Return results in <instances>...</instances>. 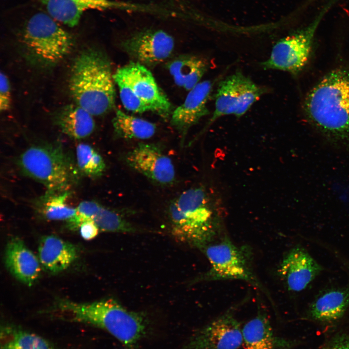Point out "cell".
<instances>
[{
	"label": "cell",
	"mask_w": 349,
	"mask_h": 349,
	"mask_svg": "<svg viewBox=\"0 0 349 349\" xmlns=\"http://www.w3.org/2000/svg\"><path fill=\"white\" fill-rule=\"evenodd\" d=\"M168 215L172 234L177 239L203 248L221 229L224 212L214 191L200 186L175 198L169 206Z\"/></svg>",
	"instance_id": "1"
},
{
	"label": "cell",
	"mask_w": 349,
	"mask_h": 349,
	"mask_svg": "<svg viewBox=\"0 0 349 349\" xmlns=\"http://www.w3.org/2000/svg\"><path fill=\"white\" fill-rule=\"evenodd\" d=\"M52 310L62 320L107 331L127 349H136L148 331V322L143 314L128 310L112 299L90 303L59 300Z\"/></svg>",
	"instance_id": "2"
},
{
	"label": "cell",
	"mask_w": 349,
	"mask_h": 349,
	"mask_svg": "<svg viewBox=\"0 0 349 349\" xmlns=\"http://www.w3.org/2000/svg\"><path fill=\"white\" fill-rule=\"evenodd\" d=\"M304 110L326 138L349 145V70L337 69L322 78L307 95Z\"/></svg>",
	"instance_id": "3"
},
{
	"label": "cell",
	"mask_w": 349,
	"mask_h": 349,
	"mask_svg": "<svg viewBox=\"0 0 349 349\" xmlns=\"http://www.w3.org/2000/svg\"><path fill=\"white\" fill-rule=\"evenodd\" d=\"M113 75L104 53L92 48L82 51L74 60L69 84L76 104L93 116L110 111L115 103Z\"/></svg>",
	"instance_id": "4"
},
{
	"label": "cell",
	"mask_w": 349,
	"mask_h": 349,
	"mask_svg": "<svg viewBox=\"0 0 349 349\" xmlns=\"http://www.w3.org/2000/svg\"><path fill=\"white\" fill-rule=\"evenodd\" d=\"M16 164L23 174L43 185L47 191L53 193L70 191L79 173L58 143L31 145L19 156Z\"/></svg>",
	"instance_id": "5"
},
{
	"label": "cell",
	"mask_w": 349,
	"mask_h": 349,
	"mask_svg": "<svg viewBox=\"0 0 349 349\" xmlns=\"http://www.w3.org/2000/svg\"><path fill=\"white\" fill-rule=\"evenodd\" d=\"M23 42L31 56L43 66L61 61L72 49L71 35L46 11H36L24 18Z\"/></svg>",
	"instance_id": "6"
},
{
	"label": "cell",
	"mask_w": 349,
	"mask_h": 349,
	"mask_svg": "<svg viewBox=\"0 0 349 349\" xmlns=\"http://www.w3.org/2000/svg\"><path fill=\"white\" fill-rule=\"evenodd\" d=\"M202 249L210 268L201 279L240 280L262 288L252 270L248 249L236 246L227 238Z\"/></svg>",
	"instance_id": "7"
},
{
	"label": "cell",
	"mask_w": 349,
	"mask_h": 349,
	"mask_svg": "<svg viewBox=\"0 0 349 349\" xmlns=\"http://www.w3.org/2000/svg\"><path fill=\"white\" fill-rule=\"evenodd\" d=\"M328 7L322 10L308 25L281 39L274 45L269 58L261 66L296 74L306 64L311 53L315 33Z\"/></svg>",
	"instance_id": "8"
},
{
	"label": "cell",
	"mask_w": 349,
	"mask_h": 349,
	"mask_svg": "<svg viewBox=\"0 0 349 349\" xmlns=\"http://www.w3.org/2000/svg\"><path fill=\"white\" fill-rule=\"evenodd\" d=\"M267 89L256 84L240 71L228 76L218 85L215 95V110L207 125L224 115L242 116Z\"/></svg>",
	"instance_id": "9"
},
{
	"label": "cell",
	"mask_w": 349,
	"mask_h": 349,
	"mask_svg": "<svg viewBox=\"0 0 349 349\" xmlns=\"http://www.w3.org/2000/svg\"><path fill=\"white\" fill-rule=\"evenodd\" d=\"M242 345V327L232 309L195 331L181 349H238Z\"/></svg>",
	"instance_id": "10"
},
{
	"label": "cell",
	"mask_w": 349,
	"mask_h": 349,
	"mask_svg": "<svg viewBox=\"0 0 349 349\" xmlns=\"http://www.w3.org/2000/svg\"><path fill=\"white\" fill-rule=\"evenodd\" d=\"M131 168L162 185L173 183L175 170L171 159L154 144L140 143L125 156Z\"/></svg>",
	"instance_id": "11"
},
{
	"label": "cell",
	"mask_w": 349,
	"mask_h": 349,
	"mask_svg": "<svg viewBox=\"0 0 349 349\" xmlns=\"http://www.w3.org/2000/svg\"><path fill=\"white\" fill-rule=\"evenodd\" d=\"M130 56L143 65H154L164 61L172 53L174 41L166 32L147 29L135 33L123 43Z\"/></svg>",
	"instance_id": "12"
},
{
	"label": "cell",
	"mask_w": 349,
	"mask_h": 349,
	"mask_svg": "<svg viewBox=\"0 0 349 349\" xmlns=\"http://www.w3.org/2000/svg\"><path fill=\"white\" fill-rule=\"evenodd\" d=\"M116 73L128 84L151 111L163 115L170 112V102L159 89L151 72L143 64L131 62L118 68Z\"/></svg>",
	"instance_id": "13"
},
{
	"label": "cell",
	"mask_w": 349,
	"mask_h": 349,
	"mask_svg": "<svg viewBox=\"0 0 349 349\" xmlns=\"http://www.w3.org/2000/svg\"><path fill=\"white\" fill-rule=\"evenodd\" d=\"M212 88L210 80L200 82L189 91L184 102L172 113L171 124L182 135V143L190 128L209 114L207 103Z\"/></svg>",
	"instance_id": "14"
},
{
	"label": "cell",
	"mask_w": 349,
	"mask_h": 349,
	"mask_svg": "<svg viewBox=\"0 0 349 349\" xmlns=\"http://www.w3.org/2000/svg\"><path fill=\"white\" fill-rule=\"evenodd\" d=\"M321 270V267L303 249L296 247L284 257L278 270L288 290L304 289Z\"/></svg>",
	"instance_id": "15"
},
{
	"label": "cell",
	"mask_w": 349,
	"mask_h": 349,
	"mask_svg": "<svg viewBox=\"0 0 349 349\" xmlns=\"http://www.w3.org/2000/svg\"><path fill=\"white\" fill-rule=\"evenodd\" d=\"M245 349H292L296 341L276 334L267 313L260 310L242 327Z\"/></svg>",
	"instance_id": "16"
},
{
	"label": "cell",
	"mask_w": 349,
	"mask_h": 349,
	"mask_svg": "<svg viewBox=\"0 0 349 349\" xmlns=\"http://www.w3.org/2000/svg\"><path fill=\"white\" fill-rule=\"evenodd\" d=\"M46 12L59 23L70 27L77 26L82 15L89 10L117 8L111 0H39Z\"/></svg>",
	"instance_id": "17"
},
{
	"label": "cell",
	"mask_w": 349,
	"mask_h": 349,
	"mask_svg": "<svg viewBox=\"0 0 349 349\" xmlns=\"http://www.w3.org/2000/svg\"><path fill=\"white\" fill-rule=\"evenodd\" d=\"M5 263L16 278L29 286L35 282L40 273L39 259L18 238H12L8 242Z\"/></svg>",
	"instance_id": "18"
},
{
	"label": "cell",
	"mask_w": 349,
	"mask_h": 349,
	"mask_svg": "<svg viewBox=\"0 0 349 349\" xmlns=\"http://www.w3.org/2000/svg\"><path fill=\"white\" fill-rule=\"evenodd\" d=\"M78 249L73 244L52 235L40 239L38 259L47 271L56 273L67 269L77 258Z\"/></svg>",
	"instance_id": "19"
},
{
	"label": "cell",
	"mask_w": 349,
	"mask_h": 349,
	"mask_svg": "<svg viewBox=\"0 0 349 349\" xmlns=\"http://www.w3.org/2000/svg\"><path fill=\"white\" fill-rule=\"evenodd\" d=\"M91 114L77 104L64 106L59 110L54 117L55 124L67 136L80 139L90 135L95 124Z\"/></svg>",
	"instance_id": "20"
},
{
	"label": "cell",
	"mask_w": 349,
	"mask_h": 349,
	"mask_svg": "<svg viewBox=\"0 0 349 349\" xmlns=\"http://www.w3.org/2000/svg\"><path fill=\"white\" fill-rule=\"evenodd\" d=\"M349 305V288L332 289L311 304L310 314L315 320L330 322L341 318Z\"/></svg>",
	"instance_id": "21"
},
{
	"label": "cell",
	"mask_w": 349,
	"mask_h": 349,
	"mask_svg": "<svg viewBox=\"0 0 349 349\" xmlns=\"http://www.w3.org/2000/svg\"><path fill=\"white\" fill-rule=\"evenodd\" d=\"M208 66L205 59L194 55L179 57L167 65L175 83L187 91H190L200 82Z\"/></svg>",
	"instance_id": "22"
},
{
	"label": "cell",
	"mask_w": 349,
	"mask_h": 349,
	"mask_svg": "<svg viewBox=\"0 0 349 349\" xmlns=\"http://www.w3.org/2000/svg\"><path fill=\"white\" fill-rule=\"evenodd\" d=\"M0 337V349H55L43 337L15 326H1Z\"/></svg>",
	"instance_id": "23"
},
{
	"label": "cell",
	"mask_w": 349,
	"mask_h": 349,
	"mask_svg": "<svg viewBox=\"0 0 349 349\" xmlns=\"http://www.w3.org/2000/svg\"><path fill=\"white\" fill-rule=\"evenodd\" d=\"M115 135L125 139H147L156 132V125L117 110L112 119Z\"/></svg>",
	"instance_id": "24"
},
{
	"label": "cell",
	"mask_w": 349,
	"mask_h": 349,
	"mask_svg": "<svg viewBox=\"0 0 349 349\" xmlns=\"http://www.w3.org/2000/svg\"><path fill=\"white\" fill-rule=\"evenodd\" d=\"M70 191L59 193L47 191L34 202L37 210L46 219L68 221L76 214V208L69 206L66 201Z\"/></svg>",
	"instance_id": "25"
},
{
	"label": "cell",
	"mask_w": 349,
	"mask_h": 349,
	"mask_svg": "<svg viewBox=\"0 0 349 349\" xmlns=\"http://www.w3.org/2000/svg\"><path fill=\"white\" fill-rule=\"evenodd\" d=\"M77 166L79 172L90 177H97L104 173L106 165L102 156L91 145L79 144L76 150Z\"/></svg>",
	"instance_id": "26"
},
{
	"label": "cell",
	"mask_w": 349,
	"mask_h": 349,
	"mask_svg": "<svg viewBox=\"0 0 349 349\" xmlns=\"http://www.w3.org/2000/svg\"><path fill=\"white\" fill-rule=\"evenodd\" d=\"M99 230L106 232L129 233L133 225L119 214L100 205L92 218Z\"/></svg>",
	"instance_id": "27"
},
{
	"label": "cell",
	"mask_w": 349,
	"mask_h": 349,
	"mask_svg": "<svg viewBox=\"0 0 349 349\" xmlns=\"http://www.w3.org/2000/svg\"><path fill=\"white\" fill-rule=\"evenodd\" d=\"M113 77L114 81L119 88L121 102L126 110L136 113L151 111L150 107L136 95L132 88L120 75L115 73Z\"/></svg>",
	"instance_id": "28"
},
{
	"label": "cell",
	"mask_w": 349,
	"mask_h": 349,
	"mask_svg": "<svg viewBox=\"0 0 349 349\" xmlns=\"http://www.w3.org/2000/svg\"><path fill=\"white\" fill-rule=\"evenodd\" d=\"M0 75V110L5 111L10 108L11 105L10 85L4 73L1 71Z\"/></svg>",
	"instance_id": "29"
},
{
	"label": "cell",
	"mask_w": 349,
	"mask_h": 349,
	"mask_svg": "<svg viewBox=\"0 0 349 349\" xmlns=\"http://www.w3.org/2000/svg\"><path fill=\"white\" fill-rule=\"evenodd\" d=\"M79 229L82 238L87 240L95 238L97 235L99 230L92 220L83 222L79 227Z\"/></svg>",
	"instance_id": "30"
},
{
	"label": "cell",
	"mask_w": 349,
	"mask_h": 349,
	"mask_svg": "<svg viewBox=\"0 0 349 349\" xmlns=\"http://www.w3.org/2000/svg\"><path fill=\"white\" fill-rule=\"evenodd\" d=\"M322 349H349V334L342 333L336 335Z\"/></svg>",
	"instance_id": "31"
}]
</instances>
